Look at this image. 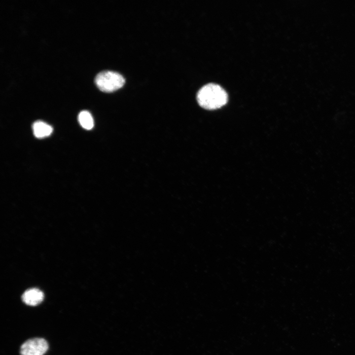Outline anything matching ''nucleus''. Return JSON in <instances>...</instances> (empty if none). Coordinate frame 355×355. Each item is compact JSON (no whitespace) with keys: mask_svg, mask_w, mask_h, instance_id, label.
Masks as SVG:
<instances>
[{"mask_svg":"<svg viewBox=\"0 0 355 355\" xmlns=\"http://www.w3.org/2000/svg\"><path fill=\"white\" fill-rule=\"evenodd\" d=\"M78 118L80 124L85 129L91 130L93 127L94 120L89 111L87 110L81 111Z\"/></svg>","mask_w":355,"mask_h":355,"instance_id":"423d86ee","label":"nucleus"},{"mask_svg":"<svg viewBox=\"0 0 355 355\" xmlns=\"http://www.w3.org/2000/svg\"><path fill=\"white\" fill-rule=\"evenodd\" d=\"M34 134L37 138H43L51 135L53 131L52 127L47 123L37 121L33 125Z\"/></svg>","mask_w":355,"mask_h":355,"instance_id":"39448f33","label":"nucleus"},{"mask_svg":"<svg viewBox=\"0 0 355 355\" xmlns=\"http://www.w3.org/2000/svg\"><path fill=\"white\" fill-rule=\"evenodd\" d=\"M44 294L40 289L36 288H30L25 291L22 296V299L26 304L35 306L42 302Z\"/></svg>","mask_w":355,"mask_h":355,"instance_id":"20e7f679","label":"nucleus"},{"mask_svg":"<svg viewBox=\"0 0 355 355\" xmlns=\"http://www.w3.org/2000/svg\"><path fill=\"white\" fill-rule=\"evenodd\" d=\"M48 349V344L45 339L34 338L23 343L20 353L21 355H44Z\"/></svg>","mask_w":355,"mask_h":355,"instance_id":"7ed1b4c3","label":"nucleus"},{"mask_svg":"<svg viewBox=\"0 0 355 355\" xmlns=\"http://www.w3.org/2000/svg\"><path fill=\"white\" fill-rule=\"evenodd\" d=\"M197 100L199 105L207 109H214L220 107L227 102L226 91L220 85L215 83H208L198 91Z\"/></svg>","mask_w":355,"mask_h":355,"instance_id":"f257e3e1","label":"nucleus"},{"mask_svg":"<svg viewBox=\"0 0 355 355\" xmlns=\"http://www.w3.org/2000/svg\"><path fill=\"white\" fill-rule=\"evenodd\" d=\"M125 81V78L121 74L111 71H102L98 73L95 78L96 86L105 92H111L119 89Z\"/></svg>","mask_w":355,"mask_h":355,"instance_id":"f03ea898","label":"nucleus"}]
</instances>
